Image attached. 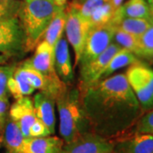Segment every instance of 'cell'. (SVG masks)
<instances>
[{
  "mask_svg": "<svg viewBox=\"0 0 153 153\" xmlns=\"http://www.w3.org/2000/svg\"><path fill=\"white\" fill-rule=\"evenodd\" d=\"M88 123L100 132H119L136 123L145 112L125 73L100 79L81 92Z\"/></svg>",
  "mask_w": 153,
  "mask_h": 153,
  "instance_id": "6da1fadb",
  "label": "cell"
},
{
  "mask_svg": "<svg viewBox=\"0 0 153 153\" xmlns=\"http://www.w3.org/2000/svg\"><path fill=\"white\" fill-rule=\"evenodd\" d=\"M60 6L55 0H23L17 18L26 36L27 51L31 52L42 40L45 30Z\"/></svg>",
  "mask_w": 153,
  "mask_h": 153,
  "instance_id": "7a4b0ae2",
  "label": "cell"
},
{
  "mask_svg": "<svg viewBox=\"0 0 153 153\" xmlns=\"http://www.w3.org/2000/svg\"><path fill=\"white\" fill-rule=\"evenodd\" d=\"M60 119V134L64 143H69L83 134L88 123L77 86L72 84L62 88L55 99Z\"/></svg>",
  "mask_w": 153,
  "mask_h": 153,
  "instance_id": "3957f363",
  "label": "cell"
},
{
  "mask_svg": "<svg viewBox=\"0 0 153 153\" xmlns=\"http://www.w3.org/2000/svg\"><path fill=\"white\" fill-rule=\"evenodd\" d=\"M125 75L144 112L153 110L152 68L140 61L129 66Z\"/></svg>",
  "mask_w": 153,
  "mask_h": 153,
  "instance_id": "277c9868",
  "label": "cell"
},
{
  "mask_svg": "<svg viewBox=\"0 0 153 153\" xmlns=\"http://www.w3.org/2000/svg\"><path fill=\"white\" fill-rule=\"evenodd\" d=\"M0 52L10 58L27 53L26 36L17 16L0 21Z\"/></svg>",
  "mask_w": 153,
  "mask_h": 153,
  "instance_id": "5b68a950",
  "label": "cell"
},
{
  "mask_svg": "<svg viewBox=\"0 0 153 153\" xmlns=\"http://www.w3.org/2000/svg\"><path fill=\"white\" fill-rule=\"evenodd\" d=\"M66 20L65 32L67 40L75 54V66H78L88 33L90 29L89 23L84 21L76 6L69 4L66 6Z\"/></svg>",
  "mask_w": 153,
  "mask_h": 153,
  "instance_id": "8992f818",
  "label": "cell"
},
{
  "mask_svg": "<svg viewBox=\"0 0 153 153\" xmlns=\"http://www.w3.org/2000/svg\"><path fill=\"white\" fill-rule=\"evenodd\" d=\"M116 27L111 25L89 29L78 63L79 67L87 65L108 48V46L112 43Z\"/></svg>",
  "mask_w": 153,
  "mask_h": 153,
  "instance_id": "52a82bcc",
  "label": "cell"
},
{
  "mask_svg": "<svg viewBox=\"0 0 153 153\" xmlns=\"http://www.w3.org/2000/svg\"><path fill=\"white\" fill-rule=\"evenodd\" d=\"M122 48L119 45L111 43L97 58L88 63L87 65L79 67V83L77 87L80 92L100 80L111 59Z\"/></svg>",
  "mask_w": 153,
  "mask_h": 153,
  "instance_id": "ba28073f",
  "label": "cell"
},
{
  "mask_svg": "<svg viewBox=\"0 0 153 153\" xmlns=\"http://www.w3.org/2000/svg\"><path fill=\"white\" fill-rule=\"evenodd\" d=\"M60 153H115V145L102 135L83 134L64 144Z\"/></svg>",
  "mask_w": 153,
  "mask_h": 153,
  "instance_id": "9c48e42d",
  "label": "cell"
},
{
  "mask_svg": "<svg viewBox=\"0 0 153 153\" xmlns=\"http://www.w3.org/2000/svg\"><path fill=\"white\" fill-rule=\"evenodd\" d=\"M9 117L16 123L25 138H30V128L37 120L33 101L31 98L24 96L11 105Z\"/></svg>",
  "mask_w": 153,
  "mask_h": 153,
  "instance_id": "30bf717a",
  "label": "cell"
},
{
  "mask_svg": "<svg viewBox=\"0 0 153 153\" xmlns=\"http://www.w3.org/2000/svg\"><path fill=\"white\" fill-rule=\"evenodd\" d=\"M55 71L60 80L67 85H71L74 80V72L71 65V55L67 40L63 36L55 47Z\"/></svg>",
  "mask_w": 153,
  "mask_h": 153,
  "instance_id": "8fae6325",
  "label": "cell"
},
{
  "mask_svg": "<svg viewBox=\"0 0 153 153\" xmlns=\"http://www.w3.org/2000/svg\"><path fill=\"white\" fill-rule=\"evenodd\" d=\"M36 117L49 128L51 134L55 132V99L47 92L40 91L33 98Z\"/></svg>",
  "mask_w": 153,
  "mask_h": 153,
  "instance_id": "7c38bea8",
  "label": "cell"
},
{
  "mask_svg": "<svg viewBox=\"0 0 153 153\" xmlns=\"http://www.w3.org/2000/svg\"><path fill=\"white\" fill-rule=\"evenodd\" d=\"M64 140L56 136L26 138L18 153H60Z\"/></svg>",
  "mask_w": 153,
  "mask_h": 153,
  "instance_id": "4fadbf2b",
  "label": "cell"
},
{
  "mask_svg": "<svg viewBox=\"0 0 153 153\" xmlns=\"http://www.w3.org/2000/svg\"><path fill=\"white\" fill-rule=\"evenodd\" d=\"M150 16V7L145 0H128L118 8L115 14L112 26L117 27L123 18L146 19Z\"/></svg>",
  "mask_w": 153,
  "mask_h": 153,
  "instance_id": "5bb4252c",
  "label": "cell"
},
{
  "mask_svg": "<svg viewBox=\"0 0 153 153\" xmlns=\"http://www.w3.org/2000/svg\"><path fill=\"white\" fill-rule=\"evenodd\" d=\"M66 20V5L60 6L43 36V40H45L53 49H55L57 42L63 35V32L65 31Z\"/></svg>",
  "mask_w": 153,
  "mask_h": 153,
  "instance_id": "9a60e30c",
  "label": "cell"
},
{
  "mask_svg": "<svg viewBox=\"0 0 153 153\" xmlns=\"http://www.w3.org/2000/svg\"><path fill=\"white\" fill-rule=\"evenodd\" d=\"M25 139L26 138L16 123H15L9 117L3 131V144L4 145L8 152L18 153Z\"/></svg>",
  "mask_w": 153,
  "mask_h": 153,
  "instance_id": "2e32d148",
  "label": "cell"
},
{
  "mask_svg": "<svg viewBox=\"0 0 153 153\" xmlns=\"http://www.w3.org/2000/svg\"><path fill=\"white\" fill-rule=\"evenodd\" d=\"M123 153H153V134H136L123 142Z\"/></svg>",
  "mask_w": 153,
  "mask_h": 153,
  "instance_id": "e0dca14e",
  "label": "cell"
},
{
  "mask_svg": "<svg viewBox=\"0 0 153 153\" xmlns=\"http://www.w3.org/2000/svg\"><path fill=\"white\" fill-rule=\"evenodd\" d=\"M138 62H140V60L136 55L130 51L122 48L111 59L106 68L105 69V71H103L102 75L100 76V80L108 77L117 70H119L125 66L136 64Z\"/></svg>",
  "mask_w": 153,
  "mask_h": 153,
  "instance_id": "ac0fdd59",
  "label": "cell"
},
{
  "mask_svg": "<svg viewBox=\"0 0 153 153\" xmlns=\"http://www.w3.org/2000/svg\"><path fill=\"white\" fill-rule=\"evenodd\" d=\"M117 10L110 4L109 2H105L102 5H100L94 11L92 16L89 19L90 28L111 25L114 20L115 14Z\"/></svg>",
  "mask_w": 153,
  "mask_h": 153,
  "instance_id": "d6986e66",
  "label": "cell"
},
{
  "mask_svg": "<svg viewBox=\"0 0 153 153\" xmlns=\"http://www.w3.org/2000/svg\"><path fill=\"white\" fill-rule=\"evenodd\" d=\"M151 26V22L146 19L123 18L118 22L116 28L127 33H129L136 38H139Z\"/></svg>",
  "mask_w": 153,
  "mask_h": 153,
  "instance_id": "ffe728a7",
  "label": "cell"
},
{
  "mask_svg": "<svg viewBox=\"0 0 153 153\" xmlns=\"http://www.w3.org/2000/svg\"><path fill=\"white\" fill-rule=\"evenodd\" d=\"M16 68L23 76L27 79L28 82L33 85L35 89H39L40 91H45L47 88V80L39 71L33 69V67L27 66L22 62Z\"/></svg>",
  "mask_w": 153,
  "mask_h": 153,
  "instance_id": "44dd1931",
  "label": "cell"
},
{
  "mask_svg": "<svg viewBox=\"0 0 153 153\" xmlns=\"http://www.w3.org/2000/svg\"><path fill=\"white\" fill-rule=\"evenodd\" d=\"M112 41H114L115 44L119 45L121 48L130 51L136 55L137 57H139L138 38L116 28Z\"/></svg>",
  "mask_w": 153,
  "mask_h": 153,
  "instance_id": "7402d4cb",
  "label": "cell"
},
{
  "mask_svg": "<svg viewBox=\"0 0 153 153\" xmlns=\"http://www.w3.org/2000/svg\"><path fill=\"white\" fill-rule=\"evenodd\" d=\"M139 57L149 58L153 54V25L138 38Z\"/></svg>",
  "mask_w": 153,
  "mask_h": 153,
  "instance_id": "603a6c76",
  "label": "cell"
},
{
  "mask_svg": "<svg viewBox=\"0 0 153 153\" xmlns=\"http://www.w3.org/2000/svg\"><path fill=\"white\" fill-rule=\"evenodd\" d=\"M16 65L12 66H0V99H9V89L8 82L13 76L16 70Z\"/></svg>",
  "mask_w": 153,
  "mask_h": 153,
  "instance_id": "cb8c5ba5",
  "label": "cell"
},
{
  "mask_svg": "<svg viewBox=\"0 0 153 153\" xmlns=\"http://www.w3.org/2000/svg\"><path fill=\"white\" fill-rule=\"evenodd\" d=\"M105 2H106L105 0H84L79 5H74V4L72 5L76 6L78 9L82 19L89 23V19L94 13V11Z\"/></svg>",
  "mask_w": 153,
  "mask_h": 153,
  "instance_id": "d4e9b609",
  "label": "cell"
},
{
  "mask_svg": "<svg viewBox=\"0 0 153 153\" xmlns=\"http://www.w3.org/2000/svg\"><path fill=\"white\" fill-rule=\"evenodd\" d=\"M136 134H153V110L145 112L135 123Z\"/></svg>",
  "mask_w": 153,
  "mask_h": 153,
  "instance_id": "484cf974",
  "label": "cell"
},
{
  "mask_svg": "<svg viewBox=\"0 0 153 153\" xmlns=\"http://www.w3.org/2000/svg\"><path fill=\"white\" fill-rule=\"evenodd\" d=\"M21 2L16 0H0V21L8 17L17 16Z\"/></svg>",
  "mask_w": 153,
  "mask_h": 153,
  "instance_id": "4316f807",
  "label": "cell"
},
{
  "mask_svg": "<svg viewBox=\"0 0 153 153\" xmlns=\"http://www.w3.org/2000/svg\"><path fill=\"white\" fill-rule=\"evenodd\" d=\"M50 134H51L49 128L38 119L35 121L30 128V137L39 138V137L49 136Z\"/></svg>",
  "mask_w": 153,
  "mask_h": 153,
  "instance_id": "83f0119b",
  "label": "cell"
},
{
  "mask_svg": "<svg viewBox=\"0 0 153 153\" xmlns=\"http://www.w3.org/2000/svg\"><path fill=\"white\" fill-rule=\"evenodd\" d=\"M9 100L0 99V132L3 134L6 121L9 117Z\"/></svg>",
  "mask_w": 153,
  "mask_h": 153,
  "instance_id": "f1b7e54d",
  "label": "cell"
},
{
  "mask_svg": "<svg viewBox=\"0 0 153 153\" xmlns=\"http://www.w3.org/2000/svg\"><path fill=\"white\" fill-rule=\"evenodd\" d=\"M108 2L114 7L116 10L120 8L122 4H123V0H109Z\"/></svg>",
  "mask_w": 153,
  "mask_h": 153,
  "instance_id": "f546056e",
  "label": "cell"
},
{
  "mask_svg": "<svg viewBox=\"0 0 153 153\" xmlns=\"http://www.w3.org/2000/svg\"><path fill=\"white\" fill-rule=\"evenodd\" d=\"M10 59V57L9 56H7L5 55H0V65H2V64H5L6 62L9 60Z\"/></svg>",
  "mask_w": 153,
  "mask_h": 153,
  "instance_id": "4dcf8cb0",
  "label": "cell"
},
{
  "mask_svg": "<svg viewBox=\"0 0 153 153\" xmlns=\"http://www.w3.org/2000/svg\"><path fill=\"white\" fill-rule=\"evenodd\" d=\"M55 4L58 6H64L66 5V1L67 0H55Z\"/></svg>",
  "mask_w": 153,
  "mask_h": 153,
  "instance_id": "1f68e13d",
  "label": "cell"
},
{
  "mask_svg": "<svg viewBox=\"0 0 153 153\" xmlns=\"http://www.w3.org/2000/svg\"><path fill=\"white\" fill-rule=\"evenodd\" d=\"M148 21L151 22L152 25H153V8H150V16Z\"/></svg>",
  "mask_w": 153,
  "mask_h": 153,
  "instance_id": "d6a6232c",
  "label": "cell"
},
{
  "mask_svg": "<svg viewBox=\"0 0 153 153\" xmlns=\"http://www.w3.org/2000/svg\"><path fill=\"white\" fill-rule=\"evenodd\" d=\"M84 0H72L70 4H74V5H79V4H81L82 2H83Z\"/></svg>",
  "mask_w": 153,
  "mask_h": 153,
  "instance_id": "836d02e7",
  "label": "cell"
},
{
  "mask_svg": "<svg viewBox=\"0 0 153 153\" xmlns=\"http://www.w3.org/2000/svg\"><path fill=\"white\" fill-rule=\"evenodd\" d=\"M148 5L150 8H153V0H148Z\"/></svg>",
  "mask_w": 153,
  "mask_h": 153,
  "instance_id": "e575fe53",
  "label": "cell"
},
{
  "mask_svg": "<svg viewBox=\"0 0 153 153\" xmlns=\"http://www.w3.org/2000/svg\"><path fill=\"white\" fill-rule=\"evenodd\" d=\"M2 144H3V134L0 132V146H1Z\"/></svg>",
  "mask_w": 153,
  "mask_h": 153,
  "instance_id": "d590c367",
  "label": "cell"
},
{
  "mask_svg": "<svg viewBox=\"0 0 153 153\" xmlns=\"http://www.w3.org/2000/svg\"><path fill=\"white\" fill-rule=\"evenodd\" d=\"M149 58H151V59H152V61H153V54L152 55H151V56H150Z\"/></svg>",
  "mask_w": 153,
  "mask_h": 153,
  "instance_id": "8d00e7d4",
  "label": "cell"
},
{
  "mask_svg": "<svg viewBox=\"0 0 153 153\" xmlns=\"http://www.w3.org/2000/svg\"><path fill=\"white\" fill-rule=\"evenodd\" d=\"M105 1H106V2H108V1H109V0H105Z\"/></svg>",
  "mask_w": 153,
  "mask_h": 153,
  "instance_id": "74e56055",
  "label": "cell"
}]
</instances>
